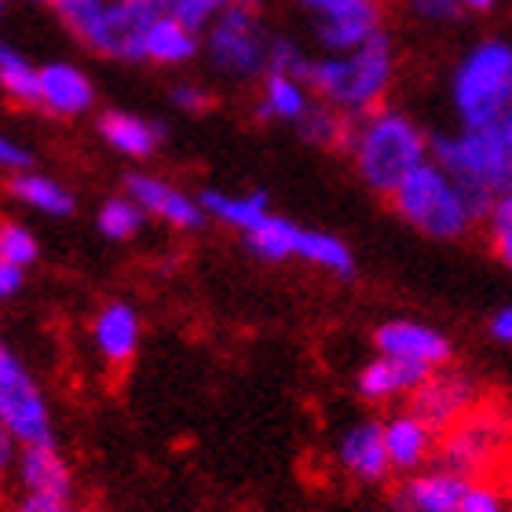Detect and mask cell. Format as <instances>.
Instances as JSON below:
<instances>
[{"mask_svg": "<svg viewBox=\"0 0 512 512\" xmlns=\"http://www.w3.org/2000/svg\"><path fill=\"white\" fill-rule=\"evenodd\" d=\"M348 154L359 180L377 194H392L399 183L432 158V136L421 132L410 114L392 107H377L355 118L348 136Z\"/></svg>", "mask_w": 512, "mask_h": 512, "instance_id": "6da1fadb", "label": "cell"}, {"mask_svg": "<svg viewBox=\"0 0 512 512\" xmlns=\"http://www.w3.org/2000/svg\"><path fill=\"white\" fill-rule=\"evenodd\" d=\"M432 158L461 183L476 216H487L498 194L512 191V114L480 128L432 136Z\"/></svg>", "mask_w": 512, "mask_h": 512, "instance_id": "7a4b0ae2", "label": "cell"}, {"mask_svg": "<svg viewBox=\"0 0 512 512\" xmlns=\"http://www.w3.org/2000/svg\"><path fill=\"white\" fill-rule=\"evenodd\" d=\"M395 81V48L388 33H377L359 48L326 52L311 66V92L326 99L348 118H363L370 110L384 107V96Z\"/></svg>", "mask_w": 512, "mask_h": 512, "instance_id": "3957f363", "label": "cell"}, {"mask_svg": "<svg viewBox=\"0 0 512 512\" xmlns=\"http://www.w3.org/2000/svg\"><path fill=\"white\" fill-rule=\"evenodd\" d=\"M450 107L458 125L480 128L512 114V41L483 37L450 74Z\"/></svg>", "mask_w": 512, "mask_h": 512, "instance_id": "277c9868", "label": "cell"}, {"mask_svg": "<svg viewBox=\"0 0 512 512\" xmlns=\"http://www.w3.org/2000/svg\"><path fill=\"white\" fill-rule=\"evenodd\" d=\"M388 198H392V209L403 216L406 224L417 227L428 238H443V242L461 238L480 220L469 194L461 191V183L436 158L417 165Z\"/></svg>", "mask_w": 512, "mask_h": 512, "instance_id": "5b68a950", "label": "cell"}, {"mask_svg": "<svg viewBox=\"0 0 512 512\" xmlns=\"http://www.w3.org/2000/svg\"><path fill=\"white\" fill-rule=\"evenodd\" d=\"M202 52L216 74L231 77V81L264 77L271 33H267L264 19L256 11V0L227 4L202 30Z\"/></svg>", "mask_w": 512, "mask_h": 512, "instance_id": "8992f818", "label": "cell"}, {"mask_svg": "<svg viewBox=\"0 0 512 512\" xmlns=\"http://www.w3.org/2000/svg\"><path fill=\"white\" fill-rule=\"evenodd\" d=\"M154 15H158L154 0H107L77 41L103 59L143 63V41H147Z\"/></svg>", "mask_w": 512, "mask_h": 512, "instance_id": "52a82bcc", "label": "cell"}, {"mask_svg": "<svg viewBox=\"0 0 512 512\" xmlns=\"http://www.w3.org/2000/svg\"><path fill=\"white\" fill-rule=\"evenodd\" d=\"M0 421L11 428V436L22 447L52 439V410L44 403V392L4 344H0Z\"/></svg>", "mask_w": 512, "mask_h": 512, "instance_id": "ba28073f", "label": "cell"}, {"mask_svg": "<svg viewBox=\"0 0 512 512\" xmlns=\"http://www.w3.org/2000/svg\"><path fill=\"white\" fill-rule=\"evenodd\" d=\"M505 443H509V417L494 406L469 410V414L454 421L443 439V465L461 476L483 472L487 465L502 458Z\"/></svg>", "mask_w": 512, "mask_h": 512, "instance_id": "9c48e42d", "label": "cell"}, {"mask_svg": "<svg viewBox=\"0 0 512 512\" xmlns=\"http://www.w3.org/2000/svg\"><path fill=\"white\" fill-rule=\"evenodd\" d=\"M322 52H348L381 33L377 0H297Z\"/></svg>", "mask_w": 512, "mask_h": 512, "instance_id": "30bf717a", "label": "cell"}, {"mask_svg": "<svg viewBox=\"0 0 512 512\" xmlns=\"http://www.w3.org/2000/svg\"><path fill=\"white\" fill-rule=\"evenodd\" d=\"M125 194H132L143 213L161 220V224L176 227V231H194L202 227L205 209L198 198H191L187 191H180L176 183L161 180V176H147V172H132L125 180Z\"/></svg>", "mask_w": 512, "mask_h": 512, "instance_id": "8fae6325", "label": "cell"}, {"mask_svg": "<svg viewBox=\"0 0 512 512\" xmlns=\"http://www.w3.org/2000/svg\"><path fill=\"white\" fill-rule=\"evenodd\" d=\"M96 103L92 77L74 63L37 66V110L52 118H81Z\"/></svg>", "mask_w": 512, "mask_h": 512, "instance_id": "7c38bea8", "label": "cell"}, {"mask_svg": "<svg viewBox=\"0 0 512 512\" xmlns=\"http://www.w3.org/2000/svg\"><path fill=\"white\" fill-rule=\"evenodd\" d=\"M374 341L381 355H395V359L428 366V370H436V366H443L450 359V341L439 330L425 326V322H384Z\"/></svg>", "mask_w": 512, "mask_h": 512, "instance_id": "4fadbf2b", "label": "cell"}, {"mask_svg": "<svg viewBox=\"0 0 512 512\" xmlns=\"http://www.w3.org/2000/svg\"><path fill=\"white\" fill-rule=\"evenodd\" d=\"M337 465L363 483L384 480L388 469H392L388 447H384V425L363 421V425L348 428L341 436V443H337Z\"/></svg>", "mask_w": 512, "mask_h": 512, "instance_id": "5bb4252c", "label": "cell"}, {"mask_svg": "<svg viewBox=\"0 0 512 512\" xmlns=\"http://www.w3.org/2000/svg\"><path fill=\"white\" fill-rule=\"evenodd\" d=\"M15 480H19L22 494H59L70 498L74 494V476L70 465L63 461V454L55 450V443H30L19 450L15 461Z\"/></svg>", "mask_w": 512, "mask_h": 512, "instance_id": "9a60e30c", "label": "cell"}, {"mask_svg": "<svg viewBox=\"0 0 512 512\" xmlns=\"http://www.w3.org/2000/svg\"><path fill=\"white\" fill-rule=\"evenodd\" d=\"M472 410V384L458 374H428L414 392V414L432 428H450Z\"/></svg>", "mask_w": 512, "mask_h": 512, "instance_id": "2e32d148", "label": "cell"}, {"mask_svg": "<svg viewBox=\"0 0 512 512\" xmlns=\"http://www.w3.org/2000/svg\"><path fill=\"white\" fill-rule=\"evenodd\" d=\"M469 491V476L454 469H432L421 472L414 480L403 483L399 491V509L403 512H458Z\"/></svg>", "mask_w": 512, "mask_h": 512, "instance_id": "e0dca14e", "label": "cell"}, {"mask_svg": "<svg viewBox=\"0 0 512 512\" xmlns=\"http://www.w3.org/2000/svg\"><path fill=\"white\" fill-rule=\"evenodd\" d=\"M311 85L304 77L282 74V70H264L260 77V99H256V118L260 121H282V125H297L304 110L311 107Z\"/></svg>", "mask_w": 512, "mask_h": 512, "instance_id": "ac0fdd59", "label": "cell"}, {"mask_svg": "<svg viewBox=\"0 0 512 512\" xmlns=\"http://www.w3.org/2000/svg\"><path fill=\"white\" fill-rule=\"evenodd\" d=\"M139 315L132 304H107V308L99 311L96 322H92V341H96V352L107 359L110 366H125L139 348Z\"/></svg>", "mask_w": 512, "mask_h": 512, "instance_id": "d6986e66", "label": "cell"}, {"mask_svg": "<svg viewBox=\"0 0 512 512\" xmlns=\"http://www.w3.org/2000/svg\"><path fill=\"white\" fill-rule=\"evenodd\" d=\"M198 48H202V33L191 30V26L180 22L176 15L158 11L147 30V41H143V63L183 66L198 55Z\"/></svg>", "mask_w": 512, "mask_h": 512, "instance_id": "ffe728a7", "label": "cell"}, {"mask_svg": "<svg viewBox=\"0 0 512 512\" xmlns=\"http://www.w3.org/2000/svg\"><path fill=\"white\" fill-rule=\"evenodd\" d=\"M99 136H103L107 147L118 150L121 158L143 161L161 147L165 132H161L158 121H147L139 118V114H128V110H107L99 118Z\"/></svg>", "mask_w": 512, "mask_h": 512, "instance_id": "44dd1931", "label": "cell"}, {"mask_svg": "<svg viewBox=\"0 0 512 512\" xmlns=\"http://www.w3.org/2000/svg\"><path fill=\"white\" fill-rule=\"evenodd\" d=\"M432 439H436V428L428 425L421 414H395L392 421L384 425L388 461H392V469H399V472L417 469V465L432 454Z\"/></svg>", "mask_w": 512, "mask_h": 512, "instance_id": "7402d4cb", "label": "cell"}, {"mask_svg": "<svg viewBox=\"0 0 512 512\" xmlns=\"http://www.w3.org/2000/svg\"><path fill=\"white\" fill-rule=\"evenodd\" d=\"M428 374H432L428 366L406 363V359H395V355H381V359H374L370 366H363L359 392H363L366 399H392V395L417 392Z\"/></svg>", "mask_w": 512, "mask_h": 512, "instance_id": "603a6c76", "label": "cell"}, {"mask_svg": "<svg viewBox=\"0 0 512 512\" xmlns=\"http://www.w3.org/2000/svg\"><path fill=\"white\" fill-rule=\"evenodd\" d=\"M8 194L15 202L30 205L44 216H70L74 213V194L66 191V183H59L55 176H44V172H11Z\"/></svg>", "mask_w": 512, "mask_h": 512, "instance_id": "cb8c5ba5", "label": "cell"}, {"mask_svg": "<svg viewBox=\"0 0 512 512\" xmlns=\"http://www.w3.org/2000/svg\"><path fill=\"white\" fill-rule=\"evenodd\" d=\"M202 209L205 216H213L220 224L235 227V231H253L267 213H271V205H267V194L260 191H249V194H227V191H205L202 198Z\"/></svg>", "mask_w": 512, "mask_h": 512, "instance_id": "d4e9b609", "label": "cell"}, {"mask_svg": "<svg viewBox=\"0 0 512 512\" xmlns=\"http://www.w3.org/2000/svg\"><path fill=\"white\" fill-rule=\"evenodd\" d=\"M352 125L355 118L341 114L337 107H330L326 99H311V107L304 110V118L297 121V132L300 139H308L315 147H326V150H344L348 147V136H352Z\"/></svg>", "mask_w": 512, "mask_h": 512, "instance_id": "484cf974", "label": "cell"}, {"mask_svg": "<svg viewBox=\"0 0 512 512\" xmlns=\"http://www.w3.org/2000/svg\"><path fill=\"white\" fill-rule=\"evenodd\" d=\"M297 260L311 267H322L330 275L348 278L355 271V256L352 249L344 246L337 235H326V231H311V227H300V242H297Z\"/></svg>", "mask_w": 512, "mask_h": 512, "instance_id": "4316f807", "label": "cell"}, {"mask_svg": "<svg viewBox=\"0 0 512 512\" xmlns=\"http://www.w3.org/2000/svg\"><path fill=\"white\" fill-rule=\"evenodd\" d=\"M297 242H300V224L275 213H267L253 231H246V246L260 260H297Z\"/></svg>", "mask_w": 512, "mask_h": 512, "instance_id": "83f0119b", "label": "cell"}, {"mask_svg": "<svg viewBox=\"0 0 512 512\" xmlns=\"http://www.w3.org/2000/svg\"><path fill=\"white\" fill-rule=\"evenodd\" d=\"M0 88L11 103L37 107V66L11 44L0 41Z\"/></svg>", "mask_w": 512, "mask_h": 512, "instance_id": "f1b7e54d", "label": "cell"}, {"mask_svg": "<svg viewBox=\"0 0 512 512\" xmlns=\"http://www.w3.org/2000/svg\"><path fill=\"white\" fill-rule=\"evenodd\" d=\"M96 224L110 242H128V238H136L143 231L147 213H143V205L132 194H121V198H110V202L99 205Z\"/></svg>", "mask_w": 512, "mask_h": 512, "instance_id": "f546056e", "label": "cell"}, {"mask_svg": "<svg viewBox=\"0 0 512 512\" xmlns=\"http://www.w3.org/2000/svg\"><path fill=\"white\" fill-rule=\"evenodd\" d=\"M37 253H41V246H37V235L30 227L19 224V220H0V260L30 267Z\"/></svg>", "mask_w": 512, "mask_h": 512, "instance_id": "4dcf8cb0", "label": "cell"}, {"mask_svg": "<svg viewBox=\"0 0 512 512\" xmlns=\"http://www.w3.org/2000/svg\"><path fill=\"white\" fill-rule=\"evenodd\" d=\"M311 66L315 55H308V48L289 37H271V52H267V70H282V74L304 77L311 85Z\"/></svg>", "mask_w": 512, "mask_h": 512, "instance_id": "1f68e13d", "label": "cell"}, {"mask_svg": "<svg viewBox=\"0 0 512 512\" xmlns=\"http://www.w3.org/2000/svg\"><path fill=\"white\" fill-rule=\"evenodd\" d=\"M154 4H158V11L176 15V19L187 22L191 30L202 33L205 26H209V22L227 8V4H238V0H154Z\"/></svg>", "mask_w": 512, "mask_h": 512, "instance_id": "d6a6232c", "label": "cell"}, {"mask_svg": "<svg viewBox=\"0 0 512 512\" xmlns=\"http://www.w3.org/2000/svg\"><path fill=\"white\" fill-rule=\"evenodd\" d=\"M487 220H491L494 253H498V260H502L505 267H512V191H505V194L494 198Z\"/></svg>", "mask_w": 512, "mask_h": 512, "instance_id": "836d02e7", "label": "cell"}, {"mask_svg": "<svg viewBox=\"0 0 512 512\" xmlns=\"http://www.w3.org/2000/svg\"><path fill=\"white\" fill-rule=\"evenodd\" d=\"M48 4H52L55 19L63 22L74 37H81V33L88 30V22L103 11V4H107V0H48Z\"/></svg>", "mask_w": 512, "mask_h": 512, "instance_id": "e575fe53", "label": "cell"}, {"mask_svg": "<svg viewBox=\"0 0 512 512\" xmlns=\"http://www.w3.org/2000/svg\"><path fill=\"white\" fill-rule=\"evenodd\" d=\"M403 8L417 22H428V26H447V22L461 19L458 0H403Z\"/></svg>", "mask_w": 512, "mask_h": 512, "instance_id": "d590c367", "label": "cell"}, {"mask_svg": "<svg viewBox=\"0 0 512 512\" xmlns=\"http://www.w3.org/2000/svg\"><path fill=\"white\" fill-rule=\"evenodd\" d=\"M458 512H509L505 498L494 487L487 483H469V491H465V502H461Z\"/></svg>", "mask_w": 512, "mask_h": 512, "instance_id": "8d00e7d4", "label": "cell"}, {"mask_svg": "<svg viewBox=\"0 0 512 512\" xmlns=\"http://www.w3.org/2000/svg\"><path fill=\"white\" fill-rule=\"evenodd\" d=\"M172 103L187 114H202V110H209V92L202 85H176L172 88Z\"/></svg>", "mask_w": 512, "mask_h": 512, "instance_id": "74e56055", "label": "cell"}, {"mask_svg": "<svg viewBox=\"0 0 512 512\" xmlns=\"http://www.w3.org/2000/svg\"><path fill=\"white\" fill-rule=\"evenodd\" d=\"M15 512H70V498H59V494H22Z\"/></svg>", "mask_w": 512, "mask_h": 512, "instance_id": "f35d334b", "label": "cell"}, {"mask_svg": "<svg viewBox=\"0 0 512 512\" xmlns=\"http://www.w3.org/2000/svg\"><path fill=\"white\" fill-rule=\"evenodd\" d=\"M30 169V150L19 147L15 139L0 136V172H22Z\"/></svg>", "mask_w": 512, "mask_h": 512, "instance_id": "ab89813d", "label": "cell"}, {"mask_svg": "<svg viewBox=\"0 0 512 512\" xmlns=\"http://www.w3.org/2000/svg\"><path fill=\"white\" fill-rule=\"evenodd\" d=\"M19 450L22 443L15 436H11V428L0 421V480L8 476V472H15V461H19Z\"/></svg>", "mask_w": 512, "mask_h": 512, "instance_id": "60d3db41", "label": "cell"}, {"mask_svg": "<svg viewBox=\"0 0 512 512\" xmlns=\"http://www.w3.org/2000/svg\"><path fill=\"white\" fill-rule=\"evenodd\" d=\"M26 282V267L11 264V260H0V300H11Z\"/></svg>", "mask_w": 512, "mask_h": 512, "instance_id": "b9f144b4", "label": "cell"}, {"mask_svg": "<svg viewBox=\"0 0 512 512\" xmlns=\"http://www.w3.org/2000/svg\"><path fill=\"white\" fill-rule=\"evenodd\" d=\"M491 333L502 344H512V308H502L498 315H494V319H491Z\"/></svg>", "mask_w": 512, "mask_h": 512, "instance_id": "7bdbcfd3", "label": "cell"}, {"mask_svg": "<svg viewBox=\"0 0 512 512\" xmlns=\"http://www.w3.org/2000/svg\"><path fill=\"white\" fill-rule=\"evenodd\" d=\"M461 11H469V15H491L498 8V0H458Z\"/></svg>", "mask_w": 512, "mask_h": 512, "instance_id": "ee69618b", "label": "cell"}, {"mask_svg": "<svg viewBox=\"0 0 512 512\" xmlns=\"http://www.w3.org/2000/svg\"><path fill=\"white\" fill-rule=\"evenodd\" d=\"M502 483H505V491L512 494V454L502 461Z\"/></svg>", "mask_w": 512, "mask_h": 512, "instance_id": "f6af8a7d", "label": "cell"}, {"mask_svg": "<svg viewBox=\"0 0 512 512\" xmlns=\"http://www.w3.org/2000/svg\"><path fill=\"white\" fill-rule=\"evenodd\" d=\"M37 4H48V0H37Z\"/></svg>", "mask_w": 512, "mask_h": 512, "instance_id": "bcb514c9", "label": "cell"}, {"mask_svg": "<svg viewBox=\"0 0 512 512\" xmlns=\"http://www.w3.org/2000/svg\"><path fill=\"white\" fill-rule=\"evenodd\" d=\"M0 11H4V0H0Z\"/></svg>", "mask_w": 512, "mask_h": 512, "instance_id": "7dc6e473", "label": "cell"}, {"mask_svg": "<svg viewBox=\"0 0 512 512\" xmlns=\"http://www.w3.org/2000/svg\"><path fill=\"white\" fill-rule=\"evenodd\" d=\"M85 512H96V509H85Z\"/></svg>", "mask_w": 512, "mask_h": 512, "instance_id": "c3c4849f", "label": "cell"}]
</instances>
